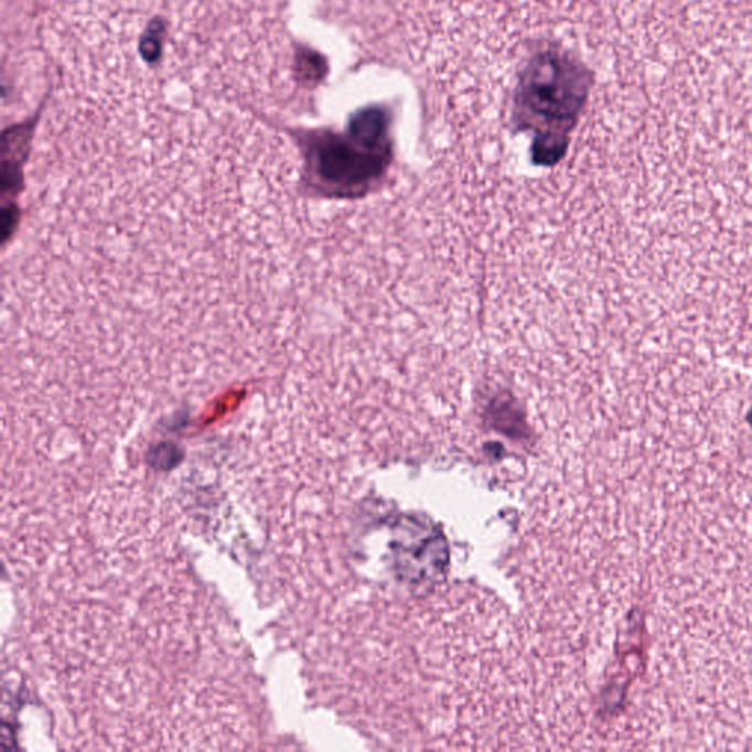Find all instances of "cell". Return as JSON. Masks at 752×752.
Wrapping results in <instances>:
<instances>
[{
  "instance_id": "6da1fadb",
  "label": "cell",
  "mask_w": 752,
  "mask_h": 752,
  "mask_svg": "<svg viewBox=\"0 0 752 752\" xmlns=\"http://www.w3.org/2000/svg\"><path fill=\"white\" fill-rule=\"evenodd\" d=\"M387 148L383 115L369 110L353 122L347 139H325L313 150L311 166L325 192L347 194L383 171Z\"/></svg>"
},
{
  "instance_id": "7a4b0ae2",
  "label": "cell",
  "mask_w": 752,
  "mask_h": 752,
  "mask_svg": "<svg viewBox=\"0 0 752 752\" xmlns=\"http://www.w3.org/2000/svg\"><path fill=\"white\" fill-rule=\"evenodd\" d=\"M82 112H83V110H82ZM84 114H86V112H84ZM88 115H90V114H88ZM92 117H93V115H92ZM96 118H97V117H96ZM99 119H100V118H99ZM101 121H104V119H101ZM106 122H108V121H106ZM109 123H110V122H109ZM112 126H114V123H112ZM114 127H115V126H114ZM117 128H118V127H117ZM118 130H119V128H118ZM121 131H122V130H121ZM122 132H123V131H122ZM123 135H126V132H123ZM126 136H127V135H126ZM127 137H128V136H127ZM128 139H130V137H128ZM130 140H131V139H130ZM131 141H132V140H131ZM132 143H135V141H132ZM135 144H136V143H135ZM136 146H137V144H136ZM137 149H139V148H137ZM139 150H140V149H139ZM140 152H141V150H140Z\"/></svg>"
}]
</instances>
